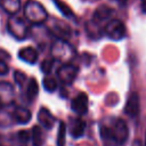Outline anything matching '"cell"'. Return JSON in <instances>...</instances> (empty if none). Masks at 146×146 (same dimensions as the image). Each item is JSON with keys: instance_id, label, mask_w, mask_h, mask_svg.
<instances>
[{"instance_id": "obj_1", "label": "cell", "mask_w": 146, "mask_h": 146, "mask_svg": "<svg viewBox=\"0 0 146 146\" xmlns=\"http://www.w3.org/2000/svg\"><path fill=\"white\" fill-rule=\"evenodd\" d=\"M99 136L106 146H120L128 139L129 130L122 119L115 117L99 124Z\"/></svg>"}, {"instance_id": "obj_2", "label": "cell", "mask_w": 146, "mask_h": 146, "mask_svg": "<svg viewBox=\"0 0 146 146\" xmlns=\"http://www.w3.org/2000/svg\"><path fill=\"white\" fill-rule=\"evenodd\" d=\"M23 11H24V17L26 18V21L34 25L43 24L49 18L48 13L44 9V7L35 0H27L24 3Z\"/></svg>"}, {"instance_id": "obj_3", "label": "cell", "mask_w": 146, "mask_h": 146, "mask_svg": "<svg viewBox=\"0 0 146 146\" xmlns=\"http://www.w3.org/2000/svg\"><path fill=\"white\" fill-rule=\"evenodd\" d=\"M27 23L29 22L25 17H22L17 14L11 15L7 21V31L14 39L23 41L29 36L30 33V27Z\"/></svg>"}, {"instance_id": "obj_4", "label": "cell", "mask_w": 146, "mask_h": 146, "mask_svg": "<svg viewBox=\"0 0 146 146\" xmlns=\"http://www.w3.org/2000/svg\"><path fill=\"white\" fill-rule=\"evenodd\" d=\"M50 54H51V57L54 60L67 64V63H71L75 52H74L73 47L66 40L56 39L51 43Z\"/></svg>"}, {"instance_id": "obj_5", "label": "cell", "mask_w": 146, "mask_h": 146, "mask_svg": "<svg viewBox=\"0 0 146 146\" xmlns=\"http://www.w3.org/2000/svg\"><path fill=\"white\" fill-rule=\"evenodd\" d=\"M48 31L56 36V39L66 40L71 36V27L67 23H64L63 21L58 18H48L46 22Z\"/></svg>"}, {"instance_id": "obj_6", "label": "cell", "mask_w": 146, "mask_h": 146, "mask_svg": "<svg viewBox=\"0 0 146 146\" xmlns=\"http://www.w3.org/2000/svg\"><path fill=\"white\" fill-rule=\"evenodd\" d=\"M125 25L120 19H111L105 26H104V33L107 38L114 41L122 40L125 36Z\"/></svg>"}, {"instance_id": "obj_7", "label": "cell", "mask_w": 146, "mask_h": 146, "mask_svg": "<svg viewBox=\"0 0 146 146\" xmlns=\"http://www.w3.org/2000/svg\"><path fill=\"white\" fill-rule=\"evenodd\" d=\"M78 73H79V68L72 63H67V64H63L57 70V78L63 84L68 86L75 81Z\"/></svg>"}, {"instance_id": "obj_8", "label": "cell", "mask_w": 146, "mask_h": 146, "mask_svg": "<svg viewBox=\"0 0 146 146\" xmlns=\"http://www.w3.org/2000/svg\"><path fill=\"white\" fill-rule=\"evenodd\" d=\"M114 10L107 6H100L98 7L92 15V19L91 23H94L96 26L99 27V25H102L103 23H105V25L111 21V17L113 15Z\"/></svg>"}, {"instance_id": "obj_9", "label": "cell", "mask_w": 146, "mask_h": 146, "mask_svg": "<svg viewBox=\"0 0 146 146\" xmlns=\"http://www.w3.org/2000/svg\"><path fill=\"white\" fill-rule=\"evenodd\" d=\"M88 104H89V100H88L87 94L80 92L73 98L71 103V108L75 114L84 115L88 112Z\"/></svg>"}, {"instance_id": "obj_10", "label": "cell", "mask_w": 146, "mask_h": 146, "mask_svg": "<svg viewBox=\"0 0 146 146\" xmlns=\"http://www.w3.org/2000/svg\"><path fill=\"white\" fill-rule=\"evenodd\" d=\"M140 102H139V96L137 92H132L130 94L127 103H125V106H124V113L130 116V117H135L138 115L139 113V110H140V106H139Z\"/></svg>"}, {"instance_id": "obj_11", "label": "cell", "mask_w": 146, "mask_h": 146, "mask_svg": "<svg viewBox=\"0 0 146 146\" xmlns=\"http://www.w3.org/2000/svg\"><path fill=\"white\" fill-rule=\"evenodd\" d=\"M38 121L40 125L43 127L44 129H51L55 125L56 117L47 107H40L38 112Z\"/></svg>"}, {"instance_id": "obj_12", "label": "cell", "mask_w": 146, "mask_h": 146, "mask_svg": "<svg viewBox=\"0 0 146 146\" xmlns=\"http://www.w3.org/2000/svg\"><path fill=\"white\" fill-rule=\"evenodd\" d=\"M17 57L24 62V63H27V64H34L36 63L38 60V57H39V54L36 51L35 48L29 46V47H23L19 49L18 54H17Z\"/></svg>"}, {"instance_id": "obj_13", "label": "cell", "mask_w": 146, "mask_h": 146, "mask_svg": "<svg viewBox=\"0 0 146 146\" xmlns=\"http://www.w3.org/2000/svg\"><path fill=\"white\" fill-rule=\"evenodd\" d=\"M31 119H32V113L26 107L17 106L13 111V120L15 121V123L26 124V123H29L31 121Z\"/></svg>"}, {"instance_id": "obj_14", "label": "cell", "mask_w": 146, "mask_h": 146, "mask_svg": "<svg viewBox=\"0 0 146 146\" xmlns=\"http://www.w3.org/2000/svg\"><path fill=\"white\" fill-rule=\"evenodd\" d=\"M39 92V84L34 78H29L26 84L24 86V96L29 102H33Z\"/></svg>"}, {"instance_id": "obj_15", "label": "cell", "mask_w": 146, "mask_h": 146, "mask_svg": "<svg viewBox=\"0 0 146 146\" xmlns=\"http://www.w3.org/2000/svg\"><path fill=\"white\" fill-rule=\"evenodd\" d=\"M21 0H0V8L9 14V16L11 15H16L19 9H21Z\"/></svg>"}, {"instance_id": "obj_16", "label": "cell", "mask_w": 146, "mask_h": 146, "mask_svg": "<svg viewBox=\"0 0 146 146\" xmlns=\"http://www.w3.org/2000/svg\"><path fill=\"white\" fill-rule=\"evenodd\" d=\"M0 99L3 105L9 104L14 99V88L8 82H0Z\"/></svg>"}, {"instance_id": "obj_17", "label": "cell", "mask_w": 146, "mask_h": 146, "mask_svg": "<svg viewBox=\"0 0 146 146\" xmlns=\"http://www.w3.org/2000/svg\"><path fill=\"white\" fill-rule=\"evenodd\" d=\"M84 130H86V122L82 119L76 117V119H74L72 121L71 127H70V135L73 138L82 137L83 133H84Z\"/></svg>"}, {"instance_id": "obj_18", "label": "cell", "mask_w": 146, "mask_h": 146, "mask_svg": "<svg viewBox=\"0 0 146 146\" xmlns=\"http://www.w3.org/2000/svg\"><path fill=\"white\" fill-rule=\"evenodd\" d=\"M31 141L33 146H43L44 133L40 125H34L31 130Z\"/></svg>"}, {"instance_id": "obj_19", "label": "cell", "mask_w": 146, "mask_h": 146, "mask_svg": "<svg viewBox=\"0 0 146 146\" xmlns=\"http://www.w3.org/2000/svg\"><path fill=\"white\" fill-rule=\"evenodd\" d=\"M30 141H31V131L21 130L16 133V143L18 146H27Z\"/></svg>"}, {"instance_id": "obj_20", "label": "cell", "mask_w": 146, "mask_h": 146, "mask_svg": "<svg viewBox=\"0 0 146 146\" xmlns=\"http://www.w3.org/2000/svg\"><path fill=\"white\" fill-rule=\"evenodd\" d=\"M42 86L44 88L46 91L48 92H54L56 89H57V80L52 76H44L43 80H42Z\"/></svg>"}, {"instance_id": "obj_21", "label": "cell", "mask_w": 146, "mask_h": 146, "mask_svg": "<svg viewBox=\"0 0 146 146\" xmlns=\"http://www.w3.org/2000/svg\"><path fill=\"white\" fill-rule=\"evenodd\" d=\"M57 139H56V144L57 146H65V138H66V125L64 122H59L58 125V130H57Z\"/></svg>"}, {"instance_id": "obj_22", "label": "cell", "mask_w": 146, "mask_h": 146, "mask_svg": "<svg viewBox=\"0 0 146 146\" xmlns=\"http://www.w3.org/2000/svg\"><path fill=\"white\" fill-rule=\"evenodd\" d=\"M54 2H55V5H56L57 9H58L65 17H68V18H73V17H74L73 11L71 10V8H70L66 3H64V2H62V1H59V0H55Z\"/></svg>"}, {"instance_id": "obj_23", "label": "cell", "mask_w": 146, "mask_h": 146, "mask_svg": "<svg viewBox=\"0 0 146 146\" xmlns=\"http://www.w3.org/2000/svg\"><path fill=\"white\" fill-rule=\"evenodd\" d=\"M14 80H15V82L21 87V88H24V86L26 84V82H27V76H26V74L25 73H23L22 71H15L14 72Z\"/></svg>"}, {"instance_id": "obj_24", "label": "cell", "mask_w": 146, "mask_h": 146, "mask_svg": "<svg viewBox=\"0 0 146 146\" xmlns=\"http://www.w3.org/2000/svg\"><path fill=\"white\" fill-rule=\"evenodd\" d=\"M54 63H55L54 59H44V60L41 63V65H40L41 71H42L44 74H49V73L51 72V68H52V66H54Z\"/></svg>"}, {"instance_id": "obj_25", "label": "cell", "mask_w": 146, "mask_h": 146, "mask_svg": "<svg viewBox=\"0 0 146 146\" xmlns=\"http://www.w3.org/2000/svg\"><path fill=\"white\" fill-rule=\"evenodd\" d=\"M8 72H9V66H8V64H7L5 60L0 59V76L8 74Z\"/></svg>"}, {"instance_id": "obj_26", "label": "cell", "mask_w": 146, "mask_h": 146, "mask_svg": "<svg viewBox=\"0 0 146 146\" xmlns=\"http://www.w3.org/2000/svg\"><path fill=\"white\" fill-rule=\"evenodd\" d=\"M140 7L144 14H146V0H140Z\"/></svg>"}, {"instance_id": "obj_27", "label": "cell", "mask_w": 146, "mask_h": 146, "mask_svg": "<svg viewBox=\"0 0 146 146\" xmlns=\"http://www.w3.org/2000/svg\"><path fill=\"white\" fill-rule=\"evenodd\" d=\"M2 106H3V103H2V100H1V99H0V110H1V108H2Z\"/></svg>"}, {"instance_id": "obj_28", "label": "cell", "mask_w": 146, "mask_h": 146, "mask_svg": "<svg viewBox=\"0 0 146 146\" xmlns=\"http://www.w3.org/2000/svg\"><path fill=\"white\" fill-rule=\"evenodd\" d=\"M117 1H119V2H121V3H125V1H127V0H117Z\"/></svg>"}, {"instance_id": "obj_29", "label": "cell", "mask_w": 146, "mask_h": 146, "mask_svg": "<svg viewBox=\"0 0 146 146\" xmlns=\"http://www.w3.org/2000/svg\"><path fill=\"white\" fill-rule=\"evenodd\" d=\"M145 146H146V135H145Z\"/></svg>"}]
</instances>
